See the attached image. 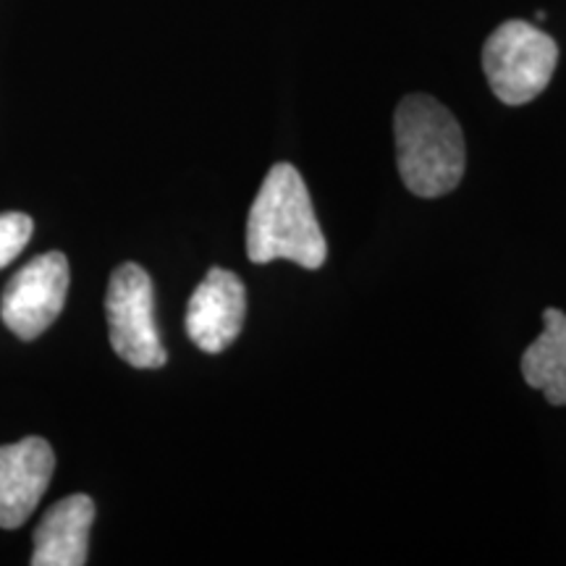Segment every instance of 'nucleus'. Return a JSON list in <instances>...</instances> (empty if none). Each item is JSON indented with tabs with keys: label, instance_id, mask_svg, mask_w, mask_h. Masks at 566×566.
Masks as SVG:
<instances>
[{
	"label": "nucleus",
	"instance_id": "1",
	"mask_svg": "<svg viewBox=\"0 0 566 566\" xmlns=\"http://www.w3.org/2000/svg\"><path fill=\"white\" fill-rule=\"evenodd\" d=\"M247 254L258 265L292 260L307 271L323 268L328 258L313 197L292 163H275L254 197L247 218Z\"/></svg>",
	"mask_w": 566,
	"mask_h": 566
},
{
	"label": "nucleus",
	"instance_id": "2",
	"mask_svg": "<svg viewBox=\"0 0 566 566\" xmlns=\"http://www.w3.org/2000/svg\"><path fill=\"white\" fill-rule=\"evenodd\" d=\"M396 163L407 189L424 200L454 192L467 168L464 132L430 95H407L394 116Z\"/></svg>",
	"mask_w": 566,
	"mask_h": 566
},
{
	"label": "nucleus",
	"instance_id": "3",
	"mask_svg": "<svg viewBox=\"0 0 566 566\" xmlns=\"http://www.w3.org/2000/svg\"><path fill=\"white\" fill-rule=\"evenodd\" d=\"M556 40L530 21H504L483 48V69L493 95L506 105L535 101L554 80Z\"/></svg>",
	"mask_w": 566,
	"mask_h": 566
},
{
	"label": "nucleus",
	"instance_id": "4",
	"mask_svg": "<svg viewBox=\"0 0 566 566\" xmlns=\"http://www.w3.org/2000/svg\"><path fill=\"white\" fill-rule=\"evenodd\" d=\"M111 346L126 365L158 370L168 363L166 346L155 325V294L147 271L137 263L118 265L105 294Z\"/></svg>",
	"mask_w": 566,
	"mask_h": 566
},
{
	"label": "nucleus",
	"instance_id": "5",
	"mask_svg": "<svg viewBox=\"0 0 566 566\" xmlns=\"http://www.w3.org/2000/svg\"><path fill=\"white\" fill-rule=\"evenodd\" d=\"M69 294V260L63 252H45L27 263L6 283L0 317L21 342H34L61 315Z\"/></svg>",
	"mask_w": 566,
	"mask_h": 566
},
{
	"label": "nucleus",
	"instance_id": "6",
	"mask_svg": "<svg viewBox=\"0 0 566 566\" xmlns=\"http://www.w3.org/2000/svg\"><path fill=\"white\" fill-rule=\"evenodd\" d=\"M247 317V289L237 273L212 268L187 304V336L202 352L218 354L237 342Z\"/></svg>",
	"mask_w": 566,
	"mask_h": 566
},
{
	"label": "nucleus",
	"instance_id": "7",
	"mask_svg": "<svg viewBox=\"0 0 566 566\" xmlns=\"http://www.w3.org/2000/svg\"><path fill=\"white\" fill-rule=\"evenodd\" d=\"M55 470L53 446L30 436L0 446V527L17 530L34 514Z\"/></svg>",
	"mask_w": 566,
	"mask_h": 566
},
{
	"label": "nucleus",
	"instance_id": "8",
	"mask_svg": "<svg viewBox=\"0 0 566 566\" xmlns=\"http://www.w3.org/2000/svg\"><path fill=\"white\" fill-rule=\"evenodd\" d=\"M95 522V501L84 493L61 499L48 509L34 530V566L87 564L90 530Z\"/></svg>",
	"mask_w": 566,
	"mask_h": 566
},
{
	"label": "nucleus",
	"instance_id": "9",
	"mask_svg": "<svg viewBox=\"0 0 566 566\" xmlns=\"http://www.w3.org/2000/svg\"><path fill=\"white\" fill-rule=\"evenodd\" d=\"M543 323V334L522 354V378L546 396L548 405L566 407V315L548 307Z\"/></svg>",
	"mask_w": 566,
	"mask_h": 566
},
{
	"label": "nucleus",
	"instance_id": "10",
	"mask_svg": "<svg viewBox=\"0 0 566 566\" xmlns=\"http://www.w3.org/2000/svg\"><path fill=\"white\" fill-rule=\"evenodd\" d=\"M34 223L24 212H3L0 216V268L19 258L27 242L32 239Z\"/></svg>",
	"mask_w": 566,
	"mask_h": 566
}]
</instances>
